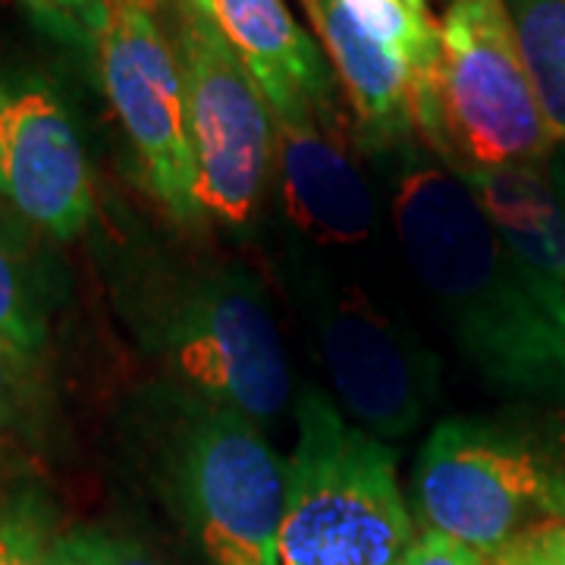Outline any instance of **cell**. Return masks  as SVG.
<instances>
[{"label":"cell","mask_w":565,"mask_h":565,"mask_svg":"<svg viewBox=\"0 0 565 565\" xmlns=\"http://www.w3.org/2000/svg\"><path fill=\"white\" fill-rule=\"evenodd\" d=\"M393 221L405 262L481 381L522 403L563 405V282L519 258L465 182L437 163L396 180Z\"/></svg>","instance_id":"obj_1"},{"label":"cell","mask_w":565,"mask_h":565,"mask_svg":"<svg viewBox=\"0 0 565 565\" xmlns=\"http://www.w3.org/2000/svg\"><path fill=\"white\" fill-rule=\"evenodd\" d=\"M430 531L490 563L527 531L565 522V424L537 415L446 418L415 465Z\"/></svg>","instance_id":"obj_2"},{"label":"cell","mask_w":565,"mask_h":565,"mask_svg":"<svg viewBox=\"0 0 565 565\" xmlns=\"http://www.w3.org/2000/svg\"><path fill=\"white\" fill-rule=\"evenodd\" d=\"M296 418L299 440L282 465L280 565H403L415 525L393 452L321 390H305Z\"/></svg>","instance_id":"obj_3"},{"label":"cell","mask_w":565,"mask_h":565,"mask_svg":"<svg viewBox=\"0 0 565 565\" xmlns=\"http://www.w3.org/2000/svg\"><path fill=\"white\" fill-rule=\"evenodd\" d=\"M148 340L177 390L270 422L292 381L258 280L233 264L177 270L148 308Z\"/></svg>","instance_id":"obj_4"},{"label":"cell","mask_w":565,"mask_h":565,"mask_svg":"<svg viewBox=\"0 0 565 565\" xmlns=\"http://www.w3.org/2000/svg\"><path fill=\"white\" fill-rule=\"evenodd\" d=\"M161 415L158 462L214 565H280L282 465L258 422L177 390Z\"/></svg>","instance_id":"obj_5"},{"label":"cell","mask_w":565,"mask_h":565,"mask_svg":"<svg viewBox=\"0 0 565 565\" xmlns=\"http://www.w3.org/2000/svg\"><path fill=\"white\" fill-rule=\"evenodd\" d=\"M173 10L195 199L204 214L243 230L262 207L274 167V117L207 0H173Z\"/></svg>","instance_id":"obj_6"},{"label":"cell","mask_w":565,"mask_h":565,"mask_svg":"<svg viewBox=\"0 0 565 565\" xmlns=\"http://www.w3.org/2000/svg\"><path fill=\"white\" fill-rule=\"evenodd\" d=\"M437 29L446 161L452 167L550 161L556 141L503 0H452Z\"/></svg>","instance_id":"obj_7"},{"label":"cell","mask_w":565,"mask_h":565,"mask_svg":"<svg viewBox=\"0 0 565 565\" xmlns=\"http://www.w3.org/2000/svg\"><path fill=\"white\" fill-rule=\"evenodd\" d=\"M95 44L104 95L136 148L151 195L182 226L202 223L180 57L154 0H114Z\"/></svg>","instance_id":"obj_8"},{"label":"cell","mask_w":565,"mask_h":565,"mask_svg":"<svg viewBox=\"0 0 565 565\" xmlns=\"http://www.w3.org/2000/svg\"><path fill=\"white\" fill-rule=\"evenodd\" d=\"M308 308L327 377L362 430L377 440L412 434L440 390L434 352L355 286H318Z\"/></svg>","instance_id":"obj_9"},{"label":"cell","mask_w":565,"mask_h":565,"mask_svg":"<svg viewBox=\"0 0 565 565\" xmlns=\"http://www.w3.org/2000/svg\"><path fill=\"white\" fill-rule=\"evenodd\" d=\"M0 195L51 239H76L95 214L85 145L44 85L0 88Z\"/></svg>","instance_id":"obj_10"},{"label":"cell","mask_w":565,"mask_h":565,"mask_svg":"<svg viewBox=\"0 0 565 565\" xmlns=\"http://www.w3.org/2000/svg\"><path fill=\"white\" fill-rule=\"evenodd\" d=\"M274 161L286 211L302 233L327 245H355L371 236L374 199L345 154L333 107H299L274 117Z\"/></svg>","instance_id":"obj_11"},{"label":"cell","mask_w":565,"mask_h":565,"mask_svg":"<svg viewBox=\"0 0 565 565\" xmlns=\"http://www.w3.org/2000/svg\"><path fill=\"white\" fill-rule=\"evenodd\" d=\"M226 41L258 82L270 117L299 107H333L321 47L282 0H207Z\"/></svg>","instance_id":"obj_12"},{"label":"cell","mask_w":565,"mask_h":565,"mask_svg":"<svg viewBox=\"0 0 565 565\" xmlns=\"http://www.w3.org/2000/svg\"><path fill=\"white\" fill-rule=\"evenodd\" d=\"M323 51L340 73L367 148L403 145L415 129L412 79L403 61L359 29L340 0H302Z\"/></svg>","instance_id":"obj_13"},{"label":"cell","mask_w":565,"mask_h":565,"mask_svg":"<svg viewBox=\"0 0 565 565\" xmlns=\"http://www.w3.org/2000/svg\"><path fill=\"white\" fill-rule=\"evenodd\" d=\"M519 258L565 286V182L546 163L452 167Z\"/></svg>","instance_id":"obj_14"},{"label":"cell","mask_w":565,"mask_h":565,"mask_svg":"<svg viewBox=\"0 0 565 565\" xmlns=\"http://www.w3.org/2000/svg\"><path fill=\"white\" fill-rule=\"evenodd\" d=\"M553 141L565 145V0H503Z\"/></svg>","instance_id":"obj_15"},{"label":"cell","mask_w":565,"mask_h":565,"mask_svg":"<svg viewBox=\"0 0 565 565\" xmlns=\"http://www.w3.org/2000/svg\"><path fill=\"white\" fill-rule=\"evenodd\" d=\"M44 337L47 327L35 289L17 252L0 236V349L22 367H29L39 359Z\"/></svg>","instance_id":"obj_16"},{"label":"cell","mask_w":565,"mask_h":565,"mask_svg":"<svg viewBox=\"0 0 565 565\" xmlns=\"http://www.w3.org/2000/svg\"><path fill=\"white\" fill-rule=\"evenodd\" d=\"M0 565H61L57 534L41 505L20 500L0 512Z\"/></svg>","instance_id":"obj_17"},{"label":"cell","mask_w":565,"mask_h":565,"mask_svg":"<svg viewBox=\"0 0 565 565\" xmlns=\"http://www.w3.org/2000/svg\"><path fill=\"white\" fill-rule=\"evenodd\" d=\"M57 563L61 565H163L141 546L110 537L104 531H70L57 534Z\"/></svg>","instance_id":"obj_18"},{"label":"cell","mask_w":565,"mask_h":565,"mask_svg":"<svg viewBox=\"0 0 565 565\" xmlns=\"http://www.w3.org/2000/svg\"><path fill=\"white\" fill-rule=\"evenodd\" d=\"M493 565H565V522H546L527 531Z\"/></svg>","instance_id":"obj_19"},{"label":"cell","mask_w":565,"mask_h":565,"mask_svg":"<svg viewBox=\"0 0 565 565\" xmlns=\"http://www.w3.org/2000/svg\"><path fill=\"white\" fill-rule=\"evenodd\" d=\"M29 3L39 7L51 22L70 29L73 35L92 41H98L104 22L110 17V7H114V0H29Z\"/></svg>","instance_id":"obj_20"},{"label":"cell","mask_w":565,"mask_h":565,"mask_svg":"<svg viewBox=\"0 0 565 565\" xmlns=\"http://www.w3.org/2000/svg\"><path fill=\"white\" fill-rule=\"evenodd\" d=\"M403 565H493L487 556H481L478 550L465 546L462 541H452L446 534L427 531L422 541H415V546L408 550Z\"/></svg>","instance_id":"obj_21"},{"label":"cell","mask_w":565,"mask_h":565,"mask_svg":"<svg viewBox=\"0 0 565 565\" xmlns=\"http://www.w3.org/2000/svg\"><path fill=\"white\" fill-rule=\"evenodd\" d=\"M22 396V364L0 349V430L13 422Z\"/></svg>","instance_id":"obj_22"},{"label":"cell","mask_w":565,"mask_h":565,"mask_svg":"<svg viewBox=\"0 0 565 565\" xmlns=\"http://www.w3.org/2000/svg\"><path fill=\"white\" fill-rule=\"evenodd\" d=\"M405 3H408V7H412L415 13H422V17H430V13H427V0H405Z\"/></svg>","instance_id":"obj_23"}]
</instances>
